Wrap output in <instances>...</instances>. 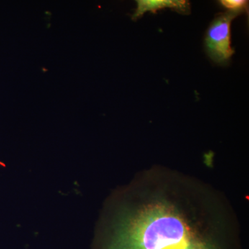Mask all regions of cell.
<instances>
[{"label":"cell","mask_w":249,"mask_h":249,"mask_svg":"<svg viewBox=\"0 0 249 249\" xmlns=\"http://www.w3.org/2000/svg\"><path fill=\"white\" fill-rule=\"evenodd\" d=\"M137 2V10L132 17L134 19L142 17L147 11L155 13L164 8H171L184 14H189L191 11L189 2L185 0H138Z\"/></svg>","instance_id":"cell-3"},{"label":"cell","mask_w":249,"mask_h":249,"mask_svg":"<svg viewBox=\"0 0 249 249\" xmlns=\"http://www.w3.org/2000/svg\"><path fill=\"white\" fill-rule=\"evenodd\" d=\"M240 13L229 11L213 21L206 33L205 46L211 60L219 65L229 62L234 53L231 45V22Z\"/></svg>","instance_id":"cell-2"},{"label":"cell","mask_w":249,"mask_h":249,"mask_svg":"<svg viewBox=\"0 0 249 249\" xmlns=\"http://www.w3.org/2000/svg\"><path fill=\"white\" fill-rule=\"evenodd\" d=\"M220 3L224 7L230 10L229 11L241 13L245 9L248 1L245 0H222Z\"/></svg>","instance_id":"cell-4"},{"label":"cell","mask_w":249,"mask_h":249,"mask_svg":"<svg viewBox=\"0 0 249 249\" xmlns=\"http://www.w3.org/2000/svg\"><path fill=\"white\" fill-rule=\"evenodd\" d=\"M227 198L178 170H142L105 204L102 249H225L239 227Z\"/></svg>","instance_id":"cell-1"}]
</instances>
